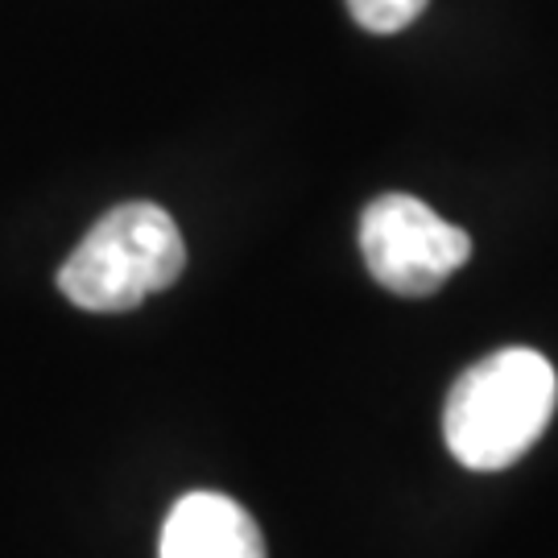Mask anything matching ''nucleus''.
<instances>
[{"mask_svg": "<svg viewBox=\"0 0 558 558\" xmlns=\"http://www.w3.org/2000/svg\"><path fill=\"white\" fill-rule=\"evenodd\" d=\"M555 405V364L534 348H500L451 385L442 439L463 468L500 472L542 439Z\"/></svg>", "mask_w": 558, "mask_h": 558, "instance_id": "f257e3e1", "label": "nucleus"}, {"mask_svg": "<svg viewBox=\"0 0 558 558\" xmlns=\"http://www.w3.org/2000/svg\"><path fill=\"white\" fill-rule=\"evenodd\" d=\"M182 269L186 244L170 211L158 203H120L62 260L59 290L83 311L120 315L174 286Z\"/></svg>", "mask_w": 558, "mask_h": 558, "instance_id": "f03ea898", "label": "nucleus"}, {"mask_svg": "<svg viewBox=\"0 0 558 558\" xmlns=\"http://www.w3.org/2000/svg\"><path fill=\"white\" fill-rule=\"evenodd\" d=\"M360 253L368 274L401 299H426L459 274L472 257L463 228L442 220L435 207L414 195H377L360 216Z\"/></svg>", "mask_w": 558, "mask_h": 558, "instance_id": "7ed1b4c3", "label": "nucleus"}, {"mask_svg": "<svg viewBox=\"0 0 558 558\" xmlns=\"http://www.w3.org/2000/svg\"><path fill=\"white\" fill-rule=\"evenodd\" d=\"M158 558H265V538L232 497L186 493L161 525Z\"/></svg>", "mask_w": 558, "mask_h": 558, "instance_id": "20e7f679", "label": "nucleus"}, {"mask_svg": "<svg viewBox=\"0 0 558 558\" xmlns=\"http://www.w3.org/2000/svg\"><path fill=\"white\" fill-rule=\"evenodd\" d=\"M430 0H348V13L368 34H398L422 17Z\"/></svg>", "mask_w": 558, "mask_h": 558, "instance_id": "39448f33", "label": "nucleus"}]
</instances>
